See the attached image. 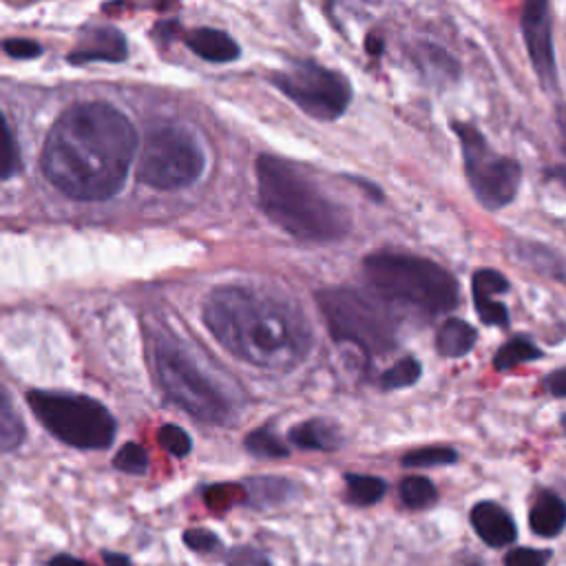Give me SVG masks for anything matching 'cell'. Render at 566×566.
Returning <instances> with one entry per match:
<instances>
[{"label": "cell", "instance_id": "1", "mask_svg": "<svg viewBox=\"0 0 566 566\" xmlns=\"http://www.w3.org/2000/svg\"><path fill=\"white\" fill-rule=\"evenodd\" d=\"M137 148L130 119L106 102H77L46 133L40 166L51 186L80 201L115 197Z\"/></svg>", "mask_w": 566, "mask_h": 566}, {"label": "cell", "instance_id": "2", "mask_svg": "<svg viewBox=\"0 0 566 566\" xmlns=\"http://www.w3.org/2000/svg\"><path fill=\"white\" fill-rule=\"evenodd\" d=\"M203 323L221 347L261 369H292L312 347L303 312L248 285L214 287L203 303Z\"/></svg>", "mask_w": 566, "mask_h": 566}, {"label": "cell", "instance_id": "3", "mask_svg": "<svg viewBox=\"0 0 566 566\" xmlns=\"http://www.w3.org/2000/svg\"><path fill=\"white\" fill-rule=\"evenodd\" d=\"M256 192L265 217L298 241H338L352 228L347 210L329 199L301 166L283 157L259 155Z\"/></svg>", "mask_w": 566, "mask_h": 566}, {"label": "cell", "instance_id": "4", "mask_svg": "<svg viewBox=\"0 0 566 566\" xmlns=\"http://www.w3.org/2000/svg\"><path fill=\"white\" fill-rule=\"evenodd\" d=\"M363 276L380 298L416 307L429 316L458 305L455 279L431 259L376 252L363 261Z\"/></svg>", "mask_w": 566, "mask_h": 566}, {"label": "cell", "instance_id": "5", "mask_svg": "<svg viewBox=\"0 0 566 566\" xmlns=\"http://www.w3.org/2000/svg\"><path fill=\"white\" fill-rule=\"evenodd\" d=\"M155 371L172 402L206 424H228L234 418V402L228 391L201 367L190 349L161 336L155 343Z\"/></svg>", "mask_w": 566, "mask_h": 566}, {"label": "cell", "instance_id": "6", "mask_svg": "<svg viewBox=\"0 0 566 566\" xmlns=\"http://www.w3.org/2000/svg\"><path fill=\"white\" fill-rule=\"evenodd\" d=\"M334 340L349 343L367 358L382 356L396 345V318L380 296L349 287H329L316 294Z\"/></svg>", "mask_w": 566, "mask_h": 566}, {"label": "cell", "instance_id": "7", "mask_svg": "<svg viewBox=\"0 0 566 566\" xmlns=\"http://www.w3.org/2000/svg\"><path fill=\"white\" fill-rule=\"evenodd\" d=\"M27 402L42 427L75 449H106L117 431L111 411L95 398L69 391L31 389Z\"/></svg>", "mask_w": 566, "mask_h": 566}, {"label": "cell", "instance_id": "8", "mask_svg": "<svg viewBox=\"0 0 566 566\" xmlns=\"http://www.w3.org/2000/svg\"><path fill=\"white\" fill-rule=\"evenodd\" d=\"M206 153L197 133L179 122L157 124L142 144L137 177L157 190H179L199 179Z\"/></svg>", "mask_w": 566, "mask_h": 566}, {"label": "cell", "instance_id": "9", "mask_svg": "<svg viewBox=\"0 0 566 566\" xmlns=\"http://www.w3.org/2000/svg\"><path fill=\"white\" fill-rule=\"evenodd\" d=\"M451 128L460 139L467 181L475 199L489 210H500L509 206L520 190V164L511 157L495 153L475 126L467 122H453Z\"/></svg>", "mask_w": 566, "mask_h": 566}, {"label": "cell", "instance_id": "10", "mask_svg": "<svg viewBox=\"0 0 566 566\" xmlns=\"http://www.w3.org/2000/svg\"><path fill=\"white\" fill-rule=\"evenodd\" d=\"M270 82L303 113L321 122H334L352 102L347 77L312 60H292L274 71Z\"/></svg>", "mask_w": 566, "mask_h": 566}, {"label": "cell", "instance_id": "11", "mask_svg": "<svg viewBox=\"0 0 566 566\" xmlns=\"http://www.w3.org/2000/svg\"><path fill=\"white\" fill-rule=\"evenodd\" d=\"M522 33L528 49V57L537 73L539 84L546 91L557 86V64H555V46H553V20L548 4L542 0H531L522 9Z\"/></svg>", "mask_w": 566, "mask_h": 566}, {"label": "cell", "instance_id": "12", "mask_svg": "<svg viewBox=\"0 0 566 566\" xmlns=\"http://www.w3.org/2000/svg\"><path fill=\"white\" fill-rule=\"evenodd\" d=\"M128 57V44L119 29L99 24L88 27L77 46L69 53L71 64H91V62H122Z\"/></svg>", "mask_w": 566, "mask_h": 566}, {"label": "cell", "instance_id": "13", "mask_svg": "<svg viewBox=\"0 0 566 566\" xmlns=\"http://www.w3.org/2000/svg\"><path fill=\"white\" fill-rule=\"evenodd\" d=\"M509 290V281L497 270H478L471 279V292H473V305L482 323L486 325H506L509 323V310L500 301H495L497 294H504Z\"/></svg>", "mask_w": 566, "mask_h": 566}, {"label": "cell", "instance_id": "14", "mask_svg": "<svg viewBox=\"0 0 566 566\" xmlns=\"http://www.w3.org/2000/svg\"><path fill=\"white\" fill-rule=\"evenodd\" d=\"M471 526L480 539L493 548L511 544L517 535L513 517L495 502H478L471 509Z\"/></svg>", "mask_w": 566, "mask_h": 566}, {"label": "cell", "instance_id": "15", "mask_svg": "<svg viewBox=\"0 0 566 566\" xmlns=\"http://www.w3.org/2000/svg\"><path fill=\"white\" fill-rule=\"evenodd\" d=\"M184 42L195 55H199L201 60H208V62H217V64L232 62L241 53L239 44L234 42V38L230 33H226L221 29H212V27H197V29L188 31L184 35Z\"/></svg>", "mask_w": 566, "mask_h": 566}, {"label": "cell", "instance_id": "16", "mask_svg": "<svg viewBox=\"0 0 566 566\" xmlns=\"http://www.w3.org/2000/svg\"><path fill=\"white\" fill-rule=\"evenodd\" d=\"M287 440L298 449L334 451L343 444V433L336 422L327 418H312L290 429Z\"/></svg>", "mask_w": 566, "mask_h": 566}, {"label": "cell", "instance_id": "17", "mask_svg": "<svg viewBox=\"0 0 566 566\" xmlns=\"http://www.w3.org/2000/svg\"><path fill=\"white\" fill-rule=\"evenodd\" d=\"M531 528L542 537H555L566 526V504L559 495L542 491L528 515Z\"/></svg>", "mask_w": 566, "mask_h": 566}, {"label": "cell", "instance_id": "18", "mask_svg": "<svg viewBox=\"0 0 566 566\" xmlns=\"http://www.w3.org/2000/svg\"><path fill=\"white\" fill-rule=\"evenodd\" d=\"M296 493V486L276 475H256L245 482V495L248 502L256 509H270L287 502Z\"/></svg>", "mask_w": 566, "mask_h": 566}, {"label": "cell", "instance_id": "19", "mask_svg": "<svg viewBox=\"0 0 566 566\" xmlns=\"http://www.w3.org/2000/svg\"><path fill=\"white\" fill-rule=\"evenodd\" d=\"M475 338H478V332L473 329V325H469L462 318H447L438 329L436 349L440 356L460 358L473 349Z\"/></svg>", "mask_w": 566, "mask_h": 566}, {"label": "cell", "instance_id": "20", "mask_svg": "<svg viewBox=\"0 0 566 566\" xmlns=\"http://www.w3.org/2000/svg\"><path fill=\"white\" fill-rule=\"evenodd\" d=\"M515 256L520 261L528 263L531 268L539 270L542 274L566 283V259L559 252L551 250L548 245L531 243V241H520L515 245Z\"/></svg>", "mask_w": 566, "mask_h": 566}, {"label": "cell", "instance_id": "21", "mask_svg": "<svg viewBox=\"0 0 566 566\" xmlns=\"http://www.w3.org/2000/svg\"><path fill=\"white\" fill-rule=\"evenodd\" d=\"M387 491V482L378 475L345 473V495L356 506L376 504Z\"/></svg>", "mask_w": 566, "mask_h": 566}, {"label": "cell", "instance_id": "22", "mask_svg": "<svg viewBox=\"0 0 566 566\" xmlns=\"http://www.w3.org/2000/svg\"><path fill=\"white\" fill-rule=\"evenodd\" d=\"M542 358V349L531 343L528 338L524 336H515L511 340H506L497 352H495V358H493V367L497 371H509L522 363H528V360H537Z\"/></svg>", "mask_w": 566, "mask_h": 566}, {"label": "cell", "instance_id": "23", "mask_svg": "<svg viewBox=\"0 0 566 566\" xmlns=\"http://www.w3.org/2000/svg\"><path fill=\"white\" fill-rule=\"evenodd\" d=\"M398 495L407 509H427L438 500V491H436L433 482L424 475L402 478L400 486H398Z\"/></svg>", "mask_w": 566, "mask_h": 566}, {"label": "cell", "instance_id": "24", "mask_svg": "<svg viewBox=\"0 0 566 566\" xmlns=\"http://www.w3.org/2000/svg\"><path fill=\"white\" fill-rule=\"evenodd\" d=\"M24 422L13 409L9 394L2 391V407H0V447L4 453L18 449L24 442Z\"/></svg>", "mask_w": 566, "mask_h": 566}, {"label": "cell", "instance_id": "25", "mask_svg": "<svg viewBox=\"0 0 566 566\" xmlns=\"http://www.w3.org/2000/svg\"><path fill=\"white\" fill-rule=\"evenodd\" d=\"M422 376V365L418 358L413 356H405L400 360H396L389 369H385L378 378L382 389H402V387H411L420 380Z\"/></svg>", "mask_w": 566, "mask_h": 566}, {"label": "cell", "instance_id": "26", "mask_svg": "<svg viewBox=\"0 0 566 566\" xmlns=\"http://www.w3.org/2000/svg\"><path fill=\"white\" fill-rule=\"evenodd\" d=\"M245 449L256 458H285L287 444L268 427H259L245 436Z\"/></svg>", "mask_w": 566, "mask_h": 566}, {"label": "cell", "instance_id": "27", "mask_svg": "<svg viewBox=\"0 0 566 566\" xmlns=\"http://www.w3.org/2000/svg\"><path fill=\"white\" fill-rule=\"evenodd\" d=\"M113 467L128 475H144L148 471V453L137 442H126L113 455Z\"/></svg>", "mask_w": 566, "mask_h": 566}, {"label": "cell", "instance_id": "28", "mask_svg": "<svg viewBox=\"0 0 566 566\" xmlns=\"http://www.w3.org/2000/svg\"><path fill=\"white\" fill-rule=\"evenodd\" d=\"M458 453L451 447H420L402 455L405 467H438V464H453Z\"/></svg>", "mask_w": 566, "mask_h": 566}, {"label": "cell", "instance_id": "29", "mask_svg": "<svg viewBox=\"0 0 566 566\" xmlns=\"http://www.w3.org/2000/svg\"><path fill=\"white\" fill-rule=\"evenodd\" d=\"M157 440H159V444H161L170 455H175V458H184V455H188L190 449H192L190 436H188L181 427L170 424V422H166V424L159 427Z\"/></svg>", "mask_w": 566, "mask_h": 566}, {"label": "cell", "instance_id": "30", "mask_svg": "<svg viewBox=\"0 0 566 566\" xmlns=\"http://www.w3.org/2000/svg\"><path fill=\"white\" fill-rule=\"evenodd\" d=\"M184 544H186L190 551L201 553V555H210V553H217V551L221 548L219 535H214L212 531L201 528V526L188 528V531L184 533Z\"/></svg>", "mask_w": 566, "mask_h": 566}, {"label": "cell", "instance_id": "31", "mask_svg": "<svg viewBox=\"0 0 566 566\" xmlns=\"http://www.w3.org/2000/svg\"><path fill=\"white\" fill-rule=\"evenodd\" d=\"M2 137H4V157H2V179H11L20 170V150L13 137V130L7 119H2Z\"/></svg>", "mask_w": 566, "mask_h": 566}, {"label": "cell", "instance_id": "32", "mask_svg": "<svg viewBox=\"0 0 566 566\" xmlns=\"http://www.w3.org/2000/svg\"><path fill=\"white\" fill-rule=\"evenodd\" d=\"M226 564L228 566H270L268 557L261 551L245 544L230 548L226 555Z\"/></svg>", "mask_w": 566, "mask_h": 566}, {"label": "cell", "instance_id": "33", "mask_svg": "<svg viewBox=\"0 0 566 566\" xmlns=\"http://www.w3.org/2000/svg\"><path fill=\"white\" fill-rule=\"evenodd\" d=\"M551 557V551H537V548H515L506 555L504 566H546Z\"/></svg>", "mask_w": 566, "mask_h": 566}, {"label": "cell", "instance_id": "34", "mask_svg": "<svg viewBox=\"0 0 566 566\" xmlns=\"http://www.w3.org/2000/svg\"><path fill=\"white\" fill-rule=\"evenodd\" d=\"M2 49L7 55L18 57V60H33L42 53V46L29 38H7L2 42Z\"/></svg>", "mask_w": 566, "mask_h": 566}, {"label": "cell", "instance_id": "35", "mask_svg": "<svg viewBox=\"0 0 566 566\" xmlns=\"http://www.w3.org/2000/svg\"><path fill=\"white\" fill-rule=\"evenodd\" d=\"M544 385H546V389H548L553 396L566 398V367L551 371V374L544 378Z\"/></svg>", "mask_w": 566, "mask_h": 566}, {"label": "cell", "instance_id": "36", "mask_svg": "<svg viewBox=\"0 0 566 566\" xmlns=\"http://www.w3.org/2000/svg\"><path fill=\"white\" fill-rule=\"evenodd\" d=\"M49 566H93V564H88V562H84V559H77V557H73V555L60 553V555H53V557L49 559Z\"/></svg>", "mask_w": 566, "mask_h": 566}, {"label": "cell", "instance_id": "37", "mask_svg": "<svg viewBox=\"0 0 566 566\" xmlns=\"http://www.w3.org/2000/svg\"><path fill=\"white\" fill-rule=\"evenodd\" d=\"M102 557H104L106 566H130V559H128L126 555H122V553L104 551V553H102Z\"/></svg>", "mask_w": 566, "mask_h": 566}, {"label": "cell", "instance_id": "38", "mask_svg": "<svg viewBox=\"0 0 566 566\" xmlns=\"http://www.w3.org/2000/svg\"><path fill=\"white\" fill-rule=\"evenodd\" d=\"M365 46H367V51H369L371 55H380V53H382V40H378L376 35H369L367 42H365Z\"/></svg>", "mask_w": 566, "mask_h": 566}, {"label": "cell", "instance_id": "39", "mask_svg": "<svg viewBox=\"0 0 566 566\" xmlns=\"http://www.w3.org/2000/svg\"><path fill=\"white\" fill-rule=\"evenodd\" d=\"M548 175H551L553 179H557V181L566 188V166H555V168L548 170Z\"/></svg>", "mask_w": 566, "mask_h": 566}, {"label": "cell", "instance_id": "40", "mask_svg": "<svg viewBox=\"0 0 566 566\" xmlns=\"http://www.w3.org/2000/svg\"><path fill=\"white\" fill-rule=\"evenodd\" d=\"M557 122H559V128H562L564 135H566V104L557 111Z\"/></svg>", "mask_w": 566, "mask_h": 566}, {"label": "cell", "instance_id": "41", "mask_svg": "<svg viewBox=\"0 0 566 566\" xmlns=\"http://www.w3.org/2000/svg\"><path fill=\"white\" fill-rule=\"evenodd\" d=\"M562 429H564V433H566V413L562 416Z\"/></svg>", "mask_w": 566, "mask_h": 566}]
</instances>
